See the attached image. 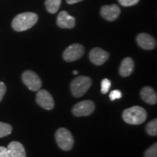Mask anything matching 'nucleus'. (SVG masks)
<instances>
[{"mask_svg": "<svg viewBox=\"0 0 157 157\" xmlns=\"http://www.w3.org/2000/svg\"><path fill=\"white\" fill-rule=\"evenodd\" d=\"M144 157H157V143H155L145 151Z\"/></svg>", "mask_w": 157, "mask_h": 157, "instance_id": "obj_19", "label": "nucleus"}, {"mask_svg": "<svg viewBox=\"0 0 157 157\" xmlns=\"http://www.w3.org/2000/svg\"><path fill=\"white\" fill-rule=\"evenodd\" d=\"M22 80L24 84L31 91H38L42 87V81L34 71L27 70L22 74Z\"/></svg>", "mask_w": 157, "mask_h": 157, "instance_id": "obj_5", "label": "nucleus"}, {"mask_svg": "<svg viewBox=\"0 0 157 157\" xmlns=\"http://www.w3.org/2000/svg\"><path fill=\"white\" fill-rule=\"evenodd\" d=\"M36 103L46 110H52L55 106L53 98L45 90H38L36 94Z\"/></svg>", "mask_w": 157, "mask_h": 157, "instance_id": "obj_8", "label": "nucleus"}, {"mask_svg": "<svg viewBox=\"0 0 157 157\" xmlns=\"http://www.w3.org/2000/svg\"><path fill=\"white\" fill-rule=\"evenodd\" d=\"M83 0H66V2L69 5H74V4L80 2H82Z\"/></svg>", "mask_w": 157, "mask_h": 157, "instance_id": "obj_25", "label": "nucleus"}, {"mask_svg": "<svg viewBox=\"0 0 157 157\" xmlns=\"http://www.w3.org/2000/svg\"><path fill=\"white\" fill-rule=\"evenodd\" d=\"M76 19L67 12L61 11L57 17V25L61 29H73L75 26Z\"/></svg>", "mask_w": 157, "mask_h": 157, "instance_id": "obj_12", "label": "nucleus"}, {"mask_svg": "<svg viewBox=\"0 0 157 157\" xmlns=\"http://www.w3.org/2000/svg\"><path fill=\"white\" fill-rule=\"evenodd\" d=\"M140 97L143 101L150 105H154L157 102L156 92L151 87H143L140 91Z\"/></svg>", "mask_w": 157, "mask_h": 157, "instance_id": "obj_15", "label": "nucleus"}, {"mask_svg": "<svg viewBox=\"0 0 157 157\" xmlns=\"http://www.w3.org/2000/svg\"><path fill=\"white\" fill-rule=\"evenodd\" d=\"M9 157H26L24 146L17 141H13L7 146Z\"/></svg>", "mask_w": 157, "mask_h": 157, "instance_id": "obj_13", "label": "nucleus"}, {"mask_svg": "<svg viewBox=\"0 0 157 157\" xmlns=\"http://www.w3.org/2000/svg\"><path fill=\"white\" fill-rule=\"evenodd\" d=\"M111 86V82L108 78H104L101 82V93L106 94Z\"/></svg>", "mask_w": 157, "mask_h": 157, "instance_id": "obj_20", "label": "nucleus"}, {"mask_svg": "<svg viewBox=\"0 0 157 157\" xmlns=\"http://www.w3.org/2000/svg\"><path fill=\"white\" fill-rule=\"evenodd\" d=\"M92 85V79L88 76H79L71 83V91L75 98H80L87 93Z\"/></svg>", "mask_w": 157, "mask_h": 157, "instance_id": "obj_3", "label": "nucleus"}, {"mask_svg": "<svg viewBox=\"0 0 157 157\" xmlns=\"http://www.w3.org/2000/svg\"><path fill=\"white\" fill-rule=\"evenodd\" d=\"M146 132L151 136H156L157 135V119H155L150 121L146 125Z\"/></svg>", "mask_w": 157, "mask_h": 157, "instance_id": "obj_18", "label": "nucleus"}, {"mask_svg": "<svg viewBox=\"0 0 157 157\" xmlns=\"http://www.w3.org/2000/svg\"><path fill=\"white\" fill-rule=\"evenodd\" d=\"M84 53V48L80 44H73L65 50L63 57L66 61L73 62L81 58Z\"/></svg>", "mask_w": 157, "mask_h": 157, "instance_id": "obj_7", "label": "nucleus"}, {"mask_svg": "<svg viewBox=\"0 0 157 157\" xmlns=\"http://www.w3.org/2000/svg\"><path fill=\"white\" fill-rule=\"evenodd\" d=\"M60 5H61V0H46L45 2L47 10L52 14L58 12Z\"/></svg>", "mask_w": 157, "mask_h": 157, "instance_id": "obj_16", "label": "nucleus"}, {"mask_svg": "<svg viewBox=\"0 0 157 157\" xmlns=\"http://www.w3.org/2000/svg\"><path fill=\"white\" fill-rule=\"evenodd\" d=\"M0 157H9L7 148L4 146H0Z\"/></svg>", "mask_w": 157, "mask_h": 157, "instance_id": "obj_24", "label": "nucleus"}, {"mask_svg": "<svg viewBox=\"0 0 157 157\" xmlns=\"http://www.w3.org/2000/svg\"><path fill=\"white\" fill-rule=\"evenodd\" d=\"M90 60L96 66L103 64L109 58V54L106 51L100 48H95L90 52Z\"/></svg>", "mask_w": 157, "mask_h": 157, "instance_id": "obj_9", "label": "nucleus"}, {"mask_svg": "<svg viewBox=\"0 0 157 157\" xmlns=\"http://www.w3.org/2000/svg\"><path fill=\"white\" fill-rule=\"evenodd\" d=\"M135 68V63L131 58H125L121 63L119 74L123 77H127L132 74Z\"/></svg>", "mask_w": 157, "mask_h": 157, "instance_id": "obj_14", "label": "nucleus"}, {"mask_svg": "<svg viewBox=\"0 0 157 157\" xmlns=\"http://www.w3.org/2000/svg\"><path fill=\"white\" fill-rule=\"evenodd\" d=\"M95 109V103L92 101L86 100L76 103L72 109V112L76 117H87L92 114Z\"/></svg>", "mask_w": 157, "mask_h": 157, "instance_id": "obj_6", "label": "nucleus"}, {"mask_svg": "<svg viewBox=\"0 0 157 157\" xmlns=\"http://www.w3.org/2000/svg\"><path fill=\"white\" fill-rule=\"evenodd\" d=\"M73 74H74V75H77L78 74V71L76 70H75V71H73Z\"/></svg>", "mask_w": 157, "mask_h": 157, "instance_id": "obj_26", "label": "nucleus"}, {"mask_svg": "<svg viewBox=\"0 0 157 157\" xmlns=\"http://www.w3.org/2000/svg\"><path fill=\"white\" fill-rule=\"evenodd\" d=\"M122 117L124 121L127 124L138 125L143 124L147 119V112L143 108L135 105L123 111Z\"/></svg>", "mask_w": 157, "mask_h": 157, "instance_id": "obj_2", "label": "nucleus"}, {"mask_svg": "<svg viewBox=\"0 0 157 157\" xmlns=\"http://www.w3.org/2000/svg\"><path fill=\"white\" fill-rule=\"evenodd\" d=\"M6 90H7V87H6L5 83L2 82H0V102L2 100L4 95L6 93Z\"/></svg>", "mask_w": 157, "mask_h": 157, "instance_id": "obj_23", "label": "nucleus"}, {"mask_svg": "<svg viewBox=\"0 0 157 157\" xmlns=\"http://www.w3.org/2000/svg\"><path fill=\"white\" fill-rule=\"evenodd\" d=\"M13 127L10 124L0 121V137H3L10 135Z\"/></svg>", "mask_w": 157, "mask_h": 157, "instance_id": "obj_17", "label": "nucleus"}, {"mask_svg": "<svg viewBox=\"0 0 157 157\" xmlns=\"http://www.w3.org/2000/svg\"><path fill=\"white\" fill-rule=\"evenodd\" d=\"M121 96H122V94H121L120 90H113V91L111 92V93H110V95H109V98H110V100H111V101H115V100L121 98Z\"/></svg>", "mask_w": 157, "mask_h": 157, "instance_id": "obj_22", "label": "nucleus"}, {"mask_svg": "<svg viewBox=\"0 0 157 157\" xmlns=\"http://www.w3.org/2000/svg\"><path fill=\"white\" fill-rule=\"evenodd\" d=\"M118 1L123 7H130L137 5L140 0H118Z\"/></svg>", "mask_w": 157, "mask_h": 157, "instance_id": "obj_21", "label": "nucleus"}, {"mask_svg": "<svg viewBox=\"0 0 157 157\" xmlns=\"http://www.w3.org/2000/svg\"><path fill=\"white\" fill-rule=\"evenodd\" d=\"M36 13L27 12L17 15L12 21V27L16 31H24L32 28L38 21Z\"/></svg>", "mask_w": 157, "mask_h": 157, "instance_id": "obj_1", "label": "nucleus"}, {"mask_svg": "<svg viewBox=\"0 0 157 157\" xmlns=\"http://www.w3.org/2000/svg\"><path fill=\"white\" fill-rule=\"evenodd\" d=\"M121 13V10L117 5H104L101 9L102 17L106 21H114L119 17Z\"/></svg>", "mask_w": 157, "mask_h": 157, "instance_id": "obj_10", "label": "nucleus"}, {"mask_svg": "<svg viewBox=\"0 0 157 157\" xmlns=\"http://www.w3.org/2000/svg\"><path fill=\"white\" fill-rule=\"evenodd\" d=\"M56 140L57 144L63 151H70L73 148L74 140L73 135L68 129L61 127L56 132Z\"/></svg>", "mask_w": 157, "mask_h": 157, "instance_id": "obj_4", "label": "nucleus"}, {"mask_svg": "<svg viewBox=\"0 0 157 157\" xmlns=\"http://www.w3.org/2000/svg\"><path fill=\"white\" fill-rule=\"evenodd\" d=\"M137 42L141 48L144 50H151L156 48V42L152 36L146 33H141L137 35Z\"/></svg>", "mask_w": 157, "mask_h": 157, "instance_id": "obj_11", "label": "nucleus"}]
</instances>
